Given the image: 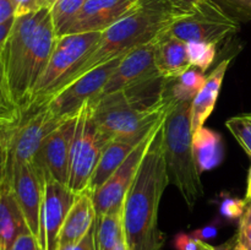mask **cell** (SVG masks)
I'll return each instance as SVG.
<instances>
[{"label": "cell", "mask_w": 251, "mask_h": 250, "mask_svg": "<svg viewBox=\"0 0 251 250\" xmlns=\"http://www.w3.org/2000/svg\"><path fill=\"white\" fill-rule=\"evenodd\" d=\"M61 123L63 122L55 119L44 105L24 110L10 137L7 166H10L11 162L32 163L44 140Z\"/></svg>", "instance_id": "30bf717a"}, {"label": "cell", "mask_w": 251, "mask_h": 250, "mask_svg": "<svg viewBox=\"0 0 251 250\" xmlns=\"http://www.w3.org/2000/svg\"><path fill=\"white\" fill-rule=\"evenodd\" d=\"M168 1L181 14H189L194 11L202 2V0H168Z\"/></svg>", "instance_id": "e575fe53"}, {"label": "cell", "mask_w": 251, "mask_h": 250, "mask_svg": "<svg viewBox=\"0 0 251 250\" xmlns=\"http://www.w3.org/2000/svg\"><path fill=\"white\" fill-rule=\"evenodd\" d=\"M154 44L156 41L150 42L131 49L123 55L117 69L107 81L98 97L127 90L162 77L154 61Z\"/></svg>", "instance_id": "5bb4252c"}, {"label": "cell", "mask_w": 251, "mask_h": 250, "mask_svg": "<svg viewBox=\"0 0 251 250\" xmlns=\"http://www.w3.org/2000/svg\"><path fill=\"white\" fill-rule=\"evenodd\" d=\"M10 250H42V247L38 238L26 230L16 238Z\"/></svg>", "instance_id": "4dcf8cb0"}, {"label": "cell", "mask_w": 251, "mask_h": 250, "mask_svg": "<svg viewBox=\"0 0 251 250\" xmlns=\"http://www.w3.org/2000/svg\"><path fill=\"white\" fill-rule=\"evenodd\" d=\"M191 103L173 100L164 119L163 142L169 183L193 210L202 198L203 185L194 158Z\"/></svg>", "instance_id": "277c9868"}, {"label": "cell", "mask_w": 251, "mask_h": 250, "mask_svg": "<svg viewBox=\"0 0 251 250\" xmlns=\"http://www.w3.org/2000/svg\"><path fill=\"white\" fill-rule=\"evenodd\" d=\"M76 196L65 184L54 179L46 181L39 239L42 250H59L61 227Z\"/></svg>", "instance_id": "9a60e30c"}, {"label": "cell", "mask_w": 251, "mask_h": 250, "mask_svg": "<svg viewBox=\"0 0 251 250\" xmlns=\"http://www.w3.org/2000/svg\"><path fill=\"white\" fill-rule=\"evenodd\" d=\"M158 126L154 127L137 145L136 149L123 162L122 166L104 181L102 186H100L97 190L93 191L92 202L93 207H95L96 217L122 210L125 195H126L127 190H129L130 185H131L132 180H134L135 174H136L140 163H141L142 158H144L145 152H146L147 147H149L150 142H151L152 137H153L154 132L158 129Z\"/></svg>", "instance_id": "7c38bea8"}, {"label": "cell", "mask_w": 251, "mask_h": 250, "mask_svg": "<svg viewBox=\"0 0 251 250\" xmlns=\"http://www.w3.org/2000/svg\"><path fill=\"white\" fill-rule=\"evenodd\" d=\"M154 61L159 75L166 80H176L191 68L186 43L168 31L163 32L154 44Z\"/></svg>", "instance_id": "ac0fdd59"}, {"label": "cell", "mask_w": 251, "mask_h": 250, "mask_svg": "<svg viewBox=\"0 0 251 250\" xmlns=\"http://www.w3.org/2000/svg\"><path fill=\"white\" fill-rule=\"evenodd\" d=\"M218 234V225H208L205 227L200 228V229H196L191 233L193 237H195L196 239L201 240V242H205L207 239H212L216 235Z\"/></svg>", "instance_id": "d590c367"}, {"label": "cell", "mask_w": 251, "mask_h": 250, "mask_svg": "<svg viewBox=\"0 0 251 250\" xmlns=\"http://www.w3.org/2000/svg\"><path fill=\"white\" fill-rule=\"evenodd\" d=\"M142 140H112L108 142L91 176L87 190L93 193L100 186H102L104 181L122 166L123 162L129 157V154L136 149L137 145Z\"/></svg>", "instance_id": "44dd1931"}, {"label": "cell", "mask_w": 251, "mask_h": 250, "mask_svg": "<svg viewBox=\"0 0 251 250\" xmlns=\"http://www.w3.org/2000/svg\"><path fill=\"white\" fill-rule=\"evenodd\" d=\"M247 200H240V199L230 198V196L226 195L223 196V200L221 201L220 213L227 220H237V218L242 217L245 208H247Z\"/></svg>", "instance_id": "f1b7e54d"}, {"label": "cell", "mask_w": 251, "mask_h": 250, "mask_svg": "<svg viewBox=\"0 0 251 250\" xmlns=\"http://www.w3.org/2000/svg\"><path fill=\"white\" fill-rule=\"evenodd\" d=\"M21 117V112L9 93L4 70H2L1 59H0V125H14Z\"/></svg>", "instance_id": "4316f807"}, {"label": "cell", "mask_w": 251, "mask_h": 250, "mask_svg": "<svg viewBox=\"0 0 251 250\" xmlns=\"http://www.w3.org/2000/svg\"><path fill=\"white\" fill-rule=\"evenodd\" d=\"M163 124L164 120L154 132L122 206L127 250H162L166 242V235L158 227L159 203L169 184Z\"/></svg>", "instance_id": "6da1fadb"}, {"label": "cell", "mask_w": 251, "mask_h": 250, "mask_svg": "<svg viewBox=\"0 0 251 250\" xmlns=\"http://www.w3.org/2000/svg\"><path fill=\"white\" fill-rule=\"evenodd\" d=\"M100 36L102 32L93 31L58 37L48 65L37 82L26 109L42 107L58 91L65 87L95 50Z\"/></svg>", "instance_id": "5b68a950"}, {"label": "cell", "mask_w": 251, "mask_h": 250, "mask_svg": "<svg viewBox=\"0 0 251 250\" xmlns=\"http://www.w3.org/2000/svg\"><path fill=\"white\" fill-rule=\"evenodd\" d=\"M201 247V240L196 239L191 234L180 233L174 239V248L176 250H199Z\"/></svg>", "instance_id": "1f68e13d"}, {"label": "cell", "mask_w": 251, "mask_h": 250, "mask_svg": "<svg viewBox=\"0 0 251 250\" xmlns=\"http://www.w3.org/2000/svg\"><path fill=\"white\" fill-rule=\"evenodd\" d=\"M206 80L207 77L205 73L196 68H190L176 80L169 81V95L174 100L193 102L206 83Z\"/></svg>", "instance_id": "cb8c5ba5"}, {"label": "cell", "mask_w": 251, "mask_h": 250, "mask_svg": "<svg viewBox=\"0 0 251 250\" xmlns=\"http://www.w3.org/2000/svg\"><path fill=\"white\" fill-rule=\"evenodd\" d=\"M96 250H97V245H96Z\"/></svg>", "instance_id": "7dc6e473"}, {"label": "cell", "mask_w": 251, "mask_h": 250, "mask_svg": "<svg viewBox=\"0 0 251 250\" xmlns=\"http://www.w3.org/2000/svg\"><path fill=\"white\" fill-rule=\"evenodd\" d=\"M216 47L215 44L203 43V42H189L186 43V51H188L189 63L191 68H196L205 73L213 64L216 59Z\"/></svg>", "instance_id": "484cf974"}, {"label": "cell", "mask_w": 251, "mask_h": 250, "mask_svg": "<svg viewBox=\"0 0 251 250\" xmlns=\"http://www.w3.org/2000/svg\"><path fill=\"white\" fill-rule=\"evenodd\" d=\"M230 60L232 59H226L216 66L215 70L207 76V80H206L203 87L194 98L193 103H191V130L193 132L201 129L208 117L212 114Z\"/></svg>", "instance_id": "ffe728a7"}, {"label": "cell", "mask_w": 251, "mask_h": 250, "mask_svg": "<svg viewBox=\"0 0 251 250\" xmlns=\"http://www.w3.org/2000/svg\"><path fill=\"white\" fill-rule=\"evenodd\" d=\"M122 58L119 56L107 61L75 78L43 105L59 122L76 117L88 102L100 96Z\"/></svg>", "instance_id": "ba28073f"}, {"label": "cell", "mask_w": 251, "mask_h": 250, "mask_svg": "<svg viewBox=\"0 0 251 250\" xmlns=\"http://www.w3.org/2000/svg\"><path fill=\"white\" fill-rule=\"evenodd\" d=\"M173 98L169 80L158 77L88 102L100 131L112 140H142L166 118Z\"/></svg>", "instance_id": "7a4b0ae2"}, {"label": "cell", "mask_w": 251, "mask_h": 250, "mask_svg": "<svg viewBox=\"0 0 251 250\" xmlns=\"http://www.w3.org/2000/svg\"><path fill=\"white\" fill-rule=\"evenodd\" d=\"M114 250H127V248H126V244H125V240H124V238H123V239L120 240L119 243H118V245H117V247L114 248Z\"/></svg>", "instance_id": "f6af8a7d"}, {"label": "cell", "mask_w": 251, "mask_h": 250, "mask_svg": "<svg viewBox=\"0 0 251 250\" xmlns=\"http://www.w3.org/2000/svg\"><path fill=\"white\" fill-rule=\"evenodd\" d=\"M16 124L0 125V145L6 144V142L10 141V137H11V134H12V131H14V127Z\"/></svg>", "instance_id": "60d3db41"}, {"label": "cell", "mask_w": 251, "mask_h": 250, "mask_svg": "<svg viewBox=\"0 0 251 250\" xmlns=\"http://www.w3.org/2000/svg\"><path fill=\"white\" fill-rule=\"evenodd\" d=\"M199 250H213V249H212V245L207 244V243L205 242H201V247Z\"/></svg>", "instance_id": "bcb514c9"}, {"label": "cell", "mask_w": 251, "mask_h": 250, "mask_svg": "<svg viewBox=\"0 0 251 250\" xmlns=\"http://www.w3.org/2000/svg\"><path fill=\"white\" fill-rule=\"evenodd\" d=\"M109 140L96 125L91 107L87 103L77 114L71 149L68 188L75 195L87 190L91 176Z\"/></svg>", "instance_id": "8992f818"}, {"label": "cell", "mask_w": 251, "mask_h": 250, "mask_svg": "<svg viewBox=\"0 0 251 250\" xmlns=\"http://www.w3.org/2000/svg\"><path fill=\"white\" fill-rule=\"evenodd\" d=\"M193 151L199 172L211 171L223 161L225 150L222 136L217 131L202 126L193 132Z\"/></svg>", "instance_id": "7402d4cb"}, {"label": "cell", "mask_w": 251, "mask_h": 250, "mask_svg": "<svg viewBox=\"0 0 251 250\" xmlns=\"http://www.w3.org/2000/svg\"><path fill=\"white\" fill-rule=\"evenodd\" d=\"M14 20L15 17H12V19L7 20V21H5L4 24L0 25V51H1V49L4 48L5 42H6L7 37H9L10 31H11L12 28V25H14Z\"/></svg>", "instance_id": "ab89813d"}, {"label": "cell", "mask_w": 251, "mask_h": 250, "mask_svg": "<svg viewBox=\"0 0 251 250\" xmlns=\"http://www.w3.org/2000/svg\"><path fill=\"white\" fill-rule=\"evenodd\" d=\"M247 201H251V167L248 173V186H247Z\"/></svg>", "instance_id": "7bdbcfd3"}, {"label": "cell", "mask_w": 251, "mask_h": 250, "mask_svg": "<svg viewBox=\"0 0 251 250\" xmlns=\"http://www.w3.org/2000/svg\"><path fill=\"white\" fill-rule=\"evenodd\" d=\"M142 0H87L68 33L103 32L131 12Z\"/></svg>", "instance_id": "2e32d148"}, {"label": "cell", "mask_w": 251, "mask_h": 250, "mask_svg": "<svg viewBox=\"0 0 251 250\" xmlns=\"http://www.w3.org/2000/svg\"><path fill=\"white\" fill-rule=\"evenodd\" d=\"M238 29V22L217 2L202 0L194 11L179 17L167 31L185 43L203 42L217 46Z\"/></svg>", "instance_id": "52a82bcc"}, {"label": "cell", "mask_w": 251, "mask_h": 250, "mask_svg": "<svg viewBox=\"0 0 251 250\" xmlns=\"http://www.w3.org/2000/svg\"><path fill=\"white\" fill-rule=\"evenodd\" d=\"M29 230L10 184L9 175L0 180V250H10L21 233Z\"/></svg>", "instance_id": "d6986e66"}, {"label": "cell", "mask_w": 251, "mask_h": 250, "mask_svg": "<svg viewBox=\"0 0 251 250\" xmlns=\"http://www.w3.org/2000/svg\"><path fill=\"white\" fill-rule=\"evenodd\" d=\"M87 0H58L50 10L54 28L58 37L66 34L75 17Z\"/></svg>", "instance_id": "d4e9b609"}, {"label": "cell", "mask_w": 251, "mask_h": 250, "mask_svg": "<svg viewBox=\"0 0 251 250\" xmlns=\"http://www.w3.org/2000/svg\"><path fill=\"white\" fill-rule=\"evenodd\" d=\"M213 250H248L244 245L240 243L238 235H234V237L230 238L229 240H227L223 244L217 245V247H212Z\"/></svg>", "instance_id": "74e56055"}, {"label": "cell", "mask_w": 251, "mask_h": 250, "mask_svg": "<svg viewBox=\"0 0 251 250\" xmlns=\"http://www.w3.org/2000/svg\"><path fill=\"white\" fill-rule=\"evenodd\" d=\"M237 235L240 243L248 250H251V201H248L247 208L240 217L239 229H238Z\"/></svg>", "instance_id": "f546056e"}, {"label": "cell", "mask_w": 251, "mask_h": 250, "mask_svg": "<svg viewBox=\"0 0 251 250\" xmlns=\"http://www.w3.org/2000/svg\"><path fill=\"white\" fill-rule=\"evenodd\" d=\"M9 171L10 184L27 227L39 240L46 183L37 173L33 164L28 162H11Z\"/></svg>", "instance_id": "4fadbf2b"}, {"label": "cell", "mask_w": 251, "mask_h": 250, "mask_svg": "<svg viewBox=\"0 0 251 250\" xmlns=\"http://www.w3.org/2000/svg\"><path fill=\"white\" fill-rule=\"evenodd\" d=\"M77 115L64 120L46 140L39 149L32 164L46 183L54 179L68 186L71 149L75 135Z\"/></svg>", "instance_id": "8fae6325"}, {"label": "cell", "mask_w": 251, "mask_h": 250, "mask_svg": "<svg viewBox=\"0 0 251 250\" xmlns=\"http://www.w3.org/2000/svg\"><path fill=\"white\" fill-rule=\"evenodd\" d=\"M56 41L58 36L55 33L53 19L49 11L37 28L33 41L22 63L16 87L11 96L12 100L21 113L28 107L32 92L48 65Z\"/></svg>", "instance_id": "9c48e42d"}, {"label": "cell", "mask_w": 251, "mask_h": 250, "mask_svg": "<svg viewBox=\"0 0 251 250\" xmlns=\"http://www.w3.org/2000/svg\"><path fill=\"white\" fill-rule=\"evenodd\" d=\"M123 238L122 210L96 217L95 242L97 250H114Z\"/></svg>", "instance_id": "603a6c76"}, {"label": "cell", "mask_w": 251, "mask_h": 250, "mask_svg": "<svg viewBox=\"0 0 251 250\" xmlns=\"http://www.w3.org/2000/svg\"><path fill=\"white\" fill-rule=\"evenodd\" d=\"M15 17V7L11 0H0V25Z\"/></svg>", "instance_id": "8d00e7d4"}, {"label": "cell", "mask_w": 251, "mask_h": 250, "mask_svg": "<svg viewBox=\"0 0 251 250\" xmlns=\"http://www.w3.org/2000/svg\"><path fill=\"white\" fill-rule=\"evenodd\" d=\"M232 1L237 2V4L242 5V6L248 7V9L251 10V0H232Z\"/></svg>", "instance_id": "ee69618b"}, {"label": "cell", "mask_w": 251, "mask_h": 250, "mask_svg": "<svg viewBox=\"0 0 251 250\" xmlns=\"http://www.w3.org/2000/svg\"><path fill=\"white\" fill-rule=\"evenodd\" d=\"M7 149H9V142L0 145V180H2L9 174L7 172Z\"/></svg>", "instance_id": "f35d334b"}, {"label": "cell", "mask_w": 251, "mask_h": 250, "mask_svg": "<svg viewBox=\"0 0 251 250\" xmlns=\"http://www.w3.org/2000/svg\"><path fill=\"white\" fill-rule=\"evenodd\" d=\"M59 250H96L95 225H93L92 229H91L80 242L73 245H66V247L60 248Z\"/></svg>", "instance_id": "d6a6232c"}, {"label": "cell", "mask_w": 251, "mask_h": 250, "mask_svg": "<svg viewBox=\"0 0 251 250\" xmlns=\"http://www.w3.org/2000/svg\"><path fill=\"white\" fill-rule=\"evenodd\" d=\"M15 7V17L38 11V0H11Z\"/></svg>", "instance_id": "836d02e7"}, {"label": "cell", "mask_w": 251, "mask_h": 250, "mask_svg": "<svg viewBox=\"0 0 251 250\" xmlns=\"http://www.w3.org/2000/svg\"><path fill=\"white\" fill-rule=\"evenodd\" d=\"M96 221L92 193L88 190L78 194L66 215L59 235V249L80 242L91 229Z\"/></svg>", "instance_id": "e0dca14e"}, {"label": "cell", "mask_w": 251, "mask_h": 250, "mask_svg": "<svg viewBox=\"0 0 251 250\" xmlns=\"http://www.w3.org/2000/svg\"><path fill=\"white\" fill-rule=\"evenodd\" d=\"M183 15L185 14L179 12L168 0H142L126 16L102 32L95 50L71 81L107 61L125 55L136 47L156 41Z\"/></svg>", "instance_id": "3957f363"}, {"label": "cell", "mask_w": 251, "mask_h": 250, "mask_svg": "<svg viewBox=\"0 0 251 250\" xmlns=\"http://www.w3.org/2000/svg\"><path fill=\"white\" fill-rule=\"evenodd\" d=\"M56 1H58V0H38V6L39 9L51 10Z\"/></svg>", "instance_id": "b9f144b4"}, {"label": "cell", "mask_w": 251, "mask_h": 250, "mask_svg": "<svg viewBox=\"0 0 251 250\" xmlns=\"http://www.w3.org/2000/svg\"><path fill=\"white\" fill-rule=\"evenodd\" d=\"M226 126L251 158V115L230 118L226 123Z\"/></svg>", "instance_id": "83f0119b"}]
</instances>
